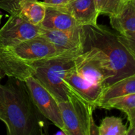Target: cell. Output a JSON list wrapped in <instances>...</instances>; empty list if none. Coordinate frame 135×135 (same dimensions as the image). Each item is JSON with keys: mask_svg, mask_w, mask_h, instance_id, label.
<instances>
[{"mask_svg": "<svg viewBox=\"0 0 135 135\" xmlns=\"http://www.w3.org/2000/svg\"><path fill=\"white\" fill-rule=\"evenodd\" d=\"M0 120L8 135H45L48 120L40 112L24 80L9 77L0 83Z\"/></svg>", "mask_w": 135, "mask_h": 135, "instance_id": "cell-1", "label": "cell"}, {"mask_svg": "<svg viewBox=\"0 0 135 135\" xmlns=\"http://www.w3.org/2000/svg\"><path fill=\"white\" fill-rule=\"evenodd\" d=\"M57 55L54 45L41 36L11 47H0V72L3 76L25 81L34 75L35 62Z\"/></svg>", "mask_w": 135, "mask_h": 135, "instance_id": "cell-2", "label": "cell"}, {"mask_svg": "<svg viewBox=\"0 0 135 135\" xmlns=\"http://www.w3.org/2000/svg\"><path fill=\"white\" fill-rule=\"evenodd\" d=\"M84 28L85 47H96L108 57L115 73V83L134 75V59L120 42L117 34L106 26L98 24Z\"/></svg>", "mask_w": 135, "mask_h": 135, "instance_id": "cell-3", "label": "cell"}, {"mask_svg": "<svg viewBox=\"0 0 135 135\" xmlns=\"http://www.w3.org/2000/svg\"><path fill=\"white\" fill-rule=\"evenodd\" d=\"M75 58L57 55L34 63L35 78L57 100L58 103L68 98V88L64 83L66 73L75 65Z\"/></svg>", "mask_w": 135, "mask_h": 135, "instance_id": "cell-4", "label": "cell"}, {"mask_svg": "<svg viewBox=\"0 0 135 135\" xmlns=\"http://www.w3.org/2000/svg\"><path fill=\"white\" fill-rule=\"evenodd\" d=\"M68 98L59 103L65 135H98L92 105L69 90Z\"/></svg>", "mask_w": 135, "mask_h": 135, "instance_id": "cell-5", "label": "cell"}, {"mask_svg": "<svg viewBox=\"0 0 135 135\" xmlns=\"http://www.w3.org/2000/svg\"><path fill=\"white\" fill-rule=\"evenodd\" d=\"M74 68L83 77L105 89L115 83V73L108 57L96 47H84V51L75 58Z\"/></svg>", "mask_w": 135, "mask_h": 135, "instance_id": "cell-6", "label": "cell"}, {"mask_svg": "<svg viewBox=\"0 0 135 135\" xmlns=\"http://www.w3.org/2000/svg\"><path fill=\"white\" fill-rule=\"evenodd\" d=\"M40 36L52 44L60 55L76 57L84 51L85 47L86 32L83 26L64 30L42 28Z\"/></svg>", "mask_w": 135, "mask_h": 135, "instance_id": "cell-7", "label": "cell"}, {"mask_svg": "<svg viewBox=\"0 0 135 135\" xmlns=\"http://www.w3.org/2000/svg\"><path fill=\"white\" fill-rule=\"evenodd\" d=\"M25 83L40 112L63 133L64 125L59 103L34 77L30 76Z\"/></svg>", "mask_w": 135, "mask_h": 135, "instance_id": "cell-8", "label": "cell"}, {"mask_svg": "<svg viewBox=\"0 0 135 135\" xmlns=\"http://www.w3.org/2000/svg\"><path fill=\"white\" fill-rule=\"evenodd\" d=\"M42 28L17 15H11L0 28V47H11L40 36Z\"/></svg>", "mask_w": 135, "mask_h": 135, "instance_id": "cell-9", "label": "cell"}, {"mask_svg": "<svg viewBox=\"0 0 135 135\" xmlns=\"http://www.w3.org/2000/svg\"><path fill=\"white\" fill-rule=\"evenodd\" d=\"M63 80L69 90L94 108L98 107L105 90L104 86L83 77L75 71L74 67L66 73Z\"/></svg>", "mask_w": 135, "mask_h": 135, "instance_id": "cell-10", "label": "cell"}, {"mask_svg": "<svg viewBox=\"0 0 135 135\" xmlns=\"http://www.w3.org/2000/svg\"><path fill=\"white\" fill-rule=\"evenodd\" d=\"M57 7L68 12L80 26H90L98 24L100 13L96 8L94 0H69L64 5Z\"/></svg>", "mask_w": 135, "mask_h": 135, "instance_id": "cell-11", "label": "cell"}, {"mask_svg": "<svg viewBox=\"0 0 135 135\" xmlns=\"http://www.w3.org/2000/svg\"><path fill=\"white\" fill-rule=\"evenodd\" d=\"M45 5L46 7V14L43 22L40 26L42 28L64 30L80 26L73 17L64 9L57 6L46 4Z\"/></svg>", "mask_w": 135, "mask_h": 135, "instance_id": "cell-12", "label": "cell"}, {"mask_svg": "<svg viewBox=\"0 0 135 135\" xmlns=\"http://www.w3.org/2000/svg\"><path fill=\"white\" fill-rule=\"evenodd\" d=\"M112 28L123 36L135 35V7L127 0L117 14L109 17Z\"/></svg>", "mask_w": 135, "mask_h": 135, "instance_id": "cell-13", "label": "cell"}, {"mask_svg": "<svg viewBox=\"0 0 135 135\" xmlns=\"http://www.w3.org/2000/svg\"><path fill=\"white\" fill-rule=\"evenodd\" d=\"M46 7L38 0H20L18 15L36 26H40L46 14Z\"/></svg>", "mask_w": 135, "mask_h": 135, "instance_id": "cell-14", "label": "cell"}, {"mask_svg": "<svg viewBox=\"0 0 135 135\" xmlns=\"http://www.w3.org/2000/svg\"><path fill=\"white\" fill-rule=\"evenodd\" d=\"M135 93V74L116 82L104 90L98 108L112 99Z\"/></svg>", "mask_w": 135, "mask_h": 135, "instance_id": "cell-15", "label": "cell"}, {"mask_svg": "<svg viewBox=\"0 0 135 135\" xmlns=\"http://www.w3.org/2000/svg\"><path fill=\"white\" fill-rule=\"evenodd\" d=\"M101 108L121 111L126 114L129 122H131L135 118V93L112 99L104 104Z\"/></svg>", "mask_w": 135, "mask_h": 135, "instance_id": "cell-16", "label": "cell"}, {"mask_svg": "<svg viewBox=\"0 0 135 135\" xmlns=\"http://www.w3.org/2000/svg\"><path fill=\"white\" fill-rule=\"evenodd\" d=\"M127 132L122 119L115 116L104 117L98 126V135H127Z\"/></svg>", "mask_w": 135, "mask_h": 135, "instance_id": "cell-17", "label": "cell"}, {"mask_svg": "<svg viewBox=\"0 0 135 135\" xmlns=\"http://www.w3.org/2000/svg\"><path fill=\"white\" fill-rule=\"evenodd\" d=\"M127 0H94L100 15L109 17L117 14Z\"/></svg>", "mask_w": 135, "mask_h": 135, "instance_id": "cell-18", "label": "cell"}, {"mask_svg": "<svg viewBox=\"0 0 135 135\" xmlns=\"http://www.w3.org/2000/svg\"><path fill=\"white\" fill-rule=\"evenodd\" d=\"M117 36L121 44L125 46L135 60V35L123 36L119 34Z\"/></svg>", "mask_w": 135, "mask_h": 135, "instance_id": "cell-19", "label": "cell"}, {"mask_svg": "<svg viewBox=\"0 0 135 135\" xmlns=\"http://www.w3.org/2000/svg\"><path fill=\"white\" fill-rule=\"evenodd\" d=\"M69 0H43V2L46 5L57 6V5H64Z\"/></svg>", "mask_w": 135, "mask_h": 135, "instance_id": "cell-20", "label": "cell"}, {"mask_svg": "<svg viewBox=\"0 0 135 135\" xmlns=\"http://www.w3.org/2000/svg\"><path fill=\"white\" fill-rule=\"evenodd\" d=\"M127 135H135V118L133 121L129 123V127L127 129Z\"/></svg>", "mask_w": 135, "mask_h": 135, "instance_id": "cell-21", "label": "cell"}, {"mask_svg": "<svg viewBox=\"0 0 135 135\" xmlns=\"http://www.w3.org/2000/svg\"><path fill=\"white\" fill-rule=\"evenodd\" d=\"M3 77H4V76H3V75L1 73V72H0V80L3 79Z\"/></svg>", "mask_w": 135, "mask_h": 135, "instance_id": "cell-22", "label": "cell"}, {"mask_svg": "<svg viewBox=\"0 0 135 135\" xmlns=\"http://www.w3.org/2000/svg\"><path fill=\"white\" fill-rule=\"evenodd\" d=\"M131 1H132V3H133V4L134 5V7H135V0H131Z\"/></svg>", "mask_w": 135, "mask_h": 135, "instance_id": "cell-23", "label": "cell"}]
</instances>
